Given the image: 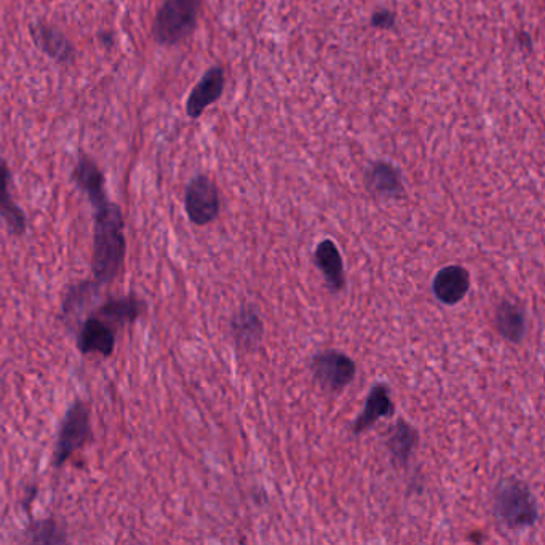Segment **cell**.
Segmentation results:
<instances>
[{
	"mask_svg": "<svg viewBox=\"0 0 545 545\" xmlns=\"http://www.w3.org/2000/svg\"><path fill=\"white\" fill-rule=\"evenodd\" d=\"M125 256L124 218L120 208L108 202L96 208L93 240V272L98 282L116 279Z\"/></svg>",
	"mask_w": 545,
	"mask_h": 545,
	"instance_id": "1",
	"label": "cell"
},
{
	"mask_svg": "<svg viewBox=\"0 0 545 545\" xmlns=\"http://www.w3.org/2000/svg\"><path fill=\"white\" fill-rule=\"evenodd\" d=\"M493 512L507 530L522 531L538 520V506L530 486L515 477L504 478L494 488Z\"/></svg>",
	"mask_w": 545,
	"mask_h": 545,
	"instance_id": "2",
	"label": "cell"
},
{
	"mask_svg": "<svg viewBox=\"0 0 545 545\" xmlns=\"http://www.w3.org/2000/svg\"><path fill=\"white\" fill-rule=\"evenodd\" d=\"M200 0H165L152 23V39L164 47L186 40L197 28Z\"/></svg>",
	"mask_w": 545,
	"mask_h": 545,
	"instance_id": "3",
	"label": "cell"
},
{
	"mask_svg": "<svg viewBox=\"0 0 545 545\" xmlns=\"http://www.w3.org/2000/svg\"><path fill=\"white\" fill-rule=\"evenodd\" d=\"M311 370L323 389L341 392L354 381L357 365L343 352L325 351L312 359Z\"/></svg>",
	"mask_w": 545,
	"mask_h": 545,
	"instance_id": "4",
	"label": "cell"
},
{
	"mask_svg": "<svg viewBox=\"0 0 545 545\" xmlns=\"http://www.w3.org/2000/svg\"><path fill=\"white\" fill-rule=\"evenodd\" d=\"M90 437V410L82 402H76L66 414L60 438L55 450V466L61 467L72 454L82 448Z\"/></svg>",
	"mask_w": 545,
	"mask_h": 545,
	"instance_id": "5",
	"label": "cell"
},
{
	"mask_svg": "<svg viewBox=\"0 0 545 545\" xmlns=\"http://www.w3.org/2000/svg\"><path fill=\"white\" fill-rule=\"evenodd\" d=\"M186 213L192 223L197 226H207L213 223L219 215L218 187L205 175L195 176L186 187L184 195Z\"/></svg>",
	"mask_w": 545,
	"mask_h": 545,
	"instance_id": "6",
	"label": "cell"
},
{
	"mask_svg": "<svg viewBox=\"0 0 545 545\" xmlns=\"http://www.w3.org/2000/svg\"><path fill=\"white\" fill-rule=\"evenodd\" d=\"M226 77L221 66H213L203 74L199 84L192 88L191 95L186 101L187 116L191 119H199L203 112L210 108L211 104L223 96Z\"/></svg>",
	"mask_w": 545,
	"mask_h": 545,
	"instance_id": "7",
	"label": "cell"
},
{
	"mask_svg": "<svg viewBox=\"0 0 545 545\" xmlns=\"http://www.w3.org/2000/svg\"><path fill=\"white\" fill-rule=\"evenodd\" d=\"M470 290V274L466 267L451 264L435 274L432 291L445 306H456L466 298Z\"/></svg>",
	"mask_w": 545,
	"mask_h": 545,
	"instance_id": "8",
	"label": "cell"
},
{
	"mask_svg": "<svg viewBox=\"0 0 545 545\" xmlns=\"http://www.w3.org/2000/svg\"><path fill=\"white\" fill-rule=\"evenodd\" d=\"M29 32L36 47L56 63L69 64L76 58V50L68 37L55 26L44 23L32 24Z\"/></svg>",
	"mask_w": 545,
	"mask_h": 545,
	"instance_id": "9",
	"label": "cell"
},
{
	"mask_svg": "<svg viewBox=\"0 0 545 545\" xmlns=\"http://www.w3.org/2000/svg\"><path fill=\"white\" fill-rule=\"evenodd\" d=\"M315 266L323 274L331 293H339L346 287V274H344V263L341 251L336 247L333 240L325 239L315 248Z\"/></svg>",
	"mask_w": 545,
	"mask_h": 545,
	"instance_id": "10",
	"label": "cell"
},
{
	"mask_svg": "<svg viewBox=\"0 0 545 545\" xmlns=\"http://www.w3.org/2000/svg\"><path fill=\"white\" fill-rule=\"evenodd\" d=\"M395 414V405L390 398V390L386 384H376L371 387L366 397L365 408L352 426L355 435L363 434L373 427L381 418H390Z\"/></svg>",
	"mask_w": 545,
	"mask_h": 545,
	"instance_id": "11",
	"label": "cell"
},
{
	"mask_svg": "<svg viewBox=\"0 0 545 545\" xmlns=\"http://www.w3.org/2000/svg\"><path fill=\"white\" fill-rule=\"evenodd\" d=\"M365 187L379 197H402L403 181L398 168L389 162H373L365 173Z\"/></svg>",
	"mask_w": 545,
	"mask_h": 545,
	"instance_id": "12",
	"label": "cell"
},
{
	"mask_svg": "<svg viewBox=\"0 0 545 545\" xmlns=\"http://www.w3.org/2000/svg\"><path fill=\"white\" fill-rule=\"evenodd\" d=\"M232 336L240 349L251 351L263 339L264 325L255 307L245 306L234 315L231 323Z\"/></svg>",
	"mask_w": 545,
	"mask_h": 545,
	"instance_id": "13",
	"label": "cell"
},
{
	"mask_svg": "<svg viewBox=\"0 0 545 545\" xmlns=\"http://www.w3.org/2000/svg\"><path fill=\"white\" fill-rule=\"evenodd\" d=\"M419 443V432L405 419H398L394 426L390 427L387 437V450L398 466H406L413 456Z\"/></svg>",
	"mask_w": 545,
	"mask_h": 545,
	"instance_id": "14",
	"label": "cell"
},
{
	"mask_svg": "<svg viewBox=\"0 0 545 545\" xmlns=\"http://www.w3.org/2000/svg\"><path fill=\"white\" fill-rule=\"evenodd\" d=\"M72 178L76 181L77 186L88 195V199L96 208H101L108 203V197L104 192L103 173L93 160L82 157L74 168Z\"/></svg>",
	"mask_w": 545,
	"mask_h": 545,
	"instance_id": "15",
	"label": "cell"
},
{
	"mask_svg": "<svg viewBox=\"0 0 545 545\" xmlns=\"http://www.w3.org/2000/svg\"><path fill=\"white\" fill-rule=\"evenodd\" d=\"M494 325L502 338L512 344L522 343L526 333V317L522 307L502 301L494 315Z\"/></svg>",
	"mask_w": 545,
	"mask_h": 545,
	"instance_id": "16",
	"label": "cell"
},
{
	"mask_svg": "<svg viewBox=\"0 0 545 545\" xmlns=\"http://www.w3.org/2000/svg\"><path fill=\"white\" fill-rule=\"evenodd\" d=\"M116 346V335L109 330L100 319H88L84 328L80 331L79 349L84 354L98 352L101 355H109Z\"/></svg>",
	"mask_w": 545,
	"mask_h": 545,
	"instance_id": "17",
	"label": "cell"
},
{
	"mask_svg": "<svg viewBox=\"0 0 545 545\" xmlns=\"http://www.w3.org/2000/svg\"><path fill=\"white\" fill-rule=\"evenodd\" d=\"M8 181H10V170H8L7 162L0 160V216L5 219L12 234L20 235L26 231V216L13 203L8 192Z\"/></svg>",
	"mask_w": 545,
	"mask_h": 545,
	"instance_id": "18",
	"label": "cell"
},
{
	"mask_svg": "<svg viewBox=\"0 0 545 545\" xmlns=\"http://www.w3.org/2000/svg\"><path fill=\"white\" fill-rule=\"evenodd\" d=\"M143 311L144 304L138 299L122 298L109 301L106 306L101 307L100 314L117 322H133L143 314Z\"/></svg>",
	"mask_w": 545,
	"mask_h": 545,
	"instance_id": "19",
	"label": "cell"
},
{
	"mask_svg": "<svg viewBox=\"0 0 545 545\" xmlns=\"http://www.w3.org/2000/svg\"><path fill=\"white\" fill-rule=\"evenodd\" d=\"M370 23L374 29L387 31V29H392L395 26V13L389 8H379V10H374L373 15H371Z\"/></svg>",
	"mask_w": 545,
	"mask_h": 545,
	"instance_id": "20",
	"label": "cell"
},
{
	"mask_svg": "<svg viewBox=\"0 0 545 545\" xmlns=\"http://www.w3.org/2000/svg\"><path fill=\"white\" fill-rule=\"evenodd\" d=\"M56 526L53 522H45L37 525V531L34 533L32 542H40V544H52V542H64V538H56Z\"/></svg>",
	"mask_w": 545,
	"mask_h": 545,
	"instance_id": "21",
	"label": "cell"
}]
</instances>
